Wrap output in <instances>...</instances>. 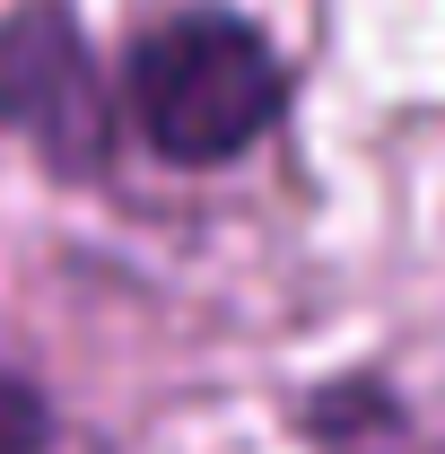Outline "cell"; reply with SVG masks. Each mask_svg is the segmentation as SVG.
I'll return each instance as SVG.
<instances>
[{
    "instance_id": "cell-1",
    "label": "cell",
    "mask_w": 445,
    "mask_h": 454,
    "mask_svg": "<svg viewBox=\"0 0 445 454\" xmlns=\"http://www.w3.org/2000/svg\"><path fill=\"white\" fill-rule=\"evenodd\" d=\"M131 140L167 175H227L297 114V61L245 0H167L122 35Z\"/></svg>"
},
{
    "instance_id": "cell-2",
    "label": "cell",
    "mask_w": 445,
    "mask_h": 454,
    "mask_svg": "<svg viewBox=\"0 0 445 454\" xmlns=\"http://www.w3.org/2000/svg\"><path fill=\"white\" fill-rule=\"evenodd\" d=\"M0 149H18L53 192L113 201L131 106L79 0H0Z\"/></svg>"
},
{
    "instance_id": "cell-3",
    "label": "cell",
    "mask_w": 445,
    "mask_h": 454,
    "mask_svg": "<svg viewBox=\"0 0 445 454\" xmlns=\"http://www.w3.org/2000/svg\"><path fill=\"white\" fill-rule=\"evenodd\" d=\"M288 437L306 454H445L419 428V402L385 367H332L288 394Z\"/></svg>"
},
{
    "instance_id": "cell-4",
    "label": "cell",
    "mask_w": 445,
    "mask_h": 454,
    "mask_svg": "<svg viewBox=\"0 0 445 454\" xmlns=\"http://www.w3.org/2000/svg\"><path fill=\"white\" fill-rule=\"evenodd\" d=\"M0 454H61V402L9 340H0Z\"/></svg>"
}]
</instances>
